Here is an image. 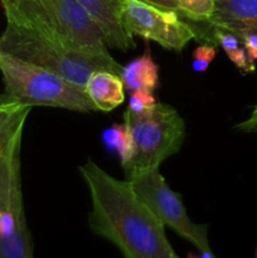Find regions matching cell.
<instances>
[{"mask_svg": "<svg viewBox=\"0 0 257 258\" xmlns=\"http://www.w3.org/2000/svg\"><path fill=\"white\" fill-rule=\"evenodd\" d=\"M123 88L120 76L110 71L98 70L91 75L85 90L98 111L110 112L125 100Z\"/></svg>", "mask_w": 257, "mask_h": 258, "instance_id": "obj_12", "label": "cell"}, {"mask_svg": "<svg viewBox=\"0 0 257 258\" xmlns=\"http://www.w3.org/2000/svg\"><path fill=\"white\" fill-rule=\"evenodd\" d=\"M207 23L237 38L243 33H257V0H214L213 13Z\"/></svg>", "mask_w": 257, "mask_h": 258, "instance_id": "obj_11", "label": "cell"}, {"mask_svg": "<svg viewBox=\"0 0 257 258\" xmlns=\"http://www.w3.org/2000/svg\"><path fill=\"white\" fill-rule=\"evenodd\" d=\"M217 47L211 44H199L194 49L193 60H191V67L196 72H206L208 70L209 64L213 62L217 54Z\"/></svg>", "mask_w": 257, "mask_h": 258, "instance_id": "obj_16", "label": "cell"}, {"mask_svg": "<svg viewBox=\"0 0 257 258\" xmlns=\"http://www.w3.org/2000/svg\"><path fill=\"white\" fill-rule=\"evenodd\" d=\"M236 128L238 131H241V133L257 134V102L253 106V108H252L248 117L242 121V122H239L236 126Z\"/></svg>", "mask_w": 257, "mask_h": 258, "instance_id": "obj_19", "label": "cell"}, {"mask_svg": "<svg viewBox=\"0 0 257 258\" xmlns=\"http://www.w3.org/2000/svg\"><path fill=\"white\" fill-rule=\"evenodd\" d=\"M120 78L127 90H148L153 92L159 83V66L151 58L150 49L122 66Z\"/></svg>", "mask_w": 257, "mask_h": 258, "instance_id": "obj_13", "label": "cell"}, {"mask_svg": "<svg viewBox=\"0 0 257 258\" xmlns=\"http://www.w3.org/2000/svg\"><path fill=\"white\" fill-rule=\"evenodd\" d=\"M238 39L241 40L242 45H243L244 49H246L249 59H251L252 62L257 60V33H243V34L239 35Z\"/></svg>", "mask_w": 257, "mask_h": 258, "instance_id": "obj_18", "label": "cell"}, {"mask_svg": "<svg viewBox=\"0 0 257 258\" xmlns=\"http://www.w3.org/2000/svg\"><path fill=\"white\" fill-rule=\"evenodd\" d=\"M186 258H216V256L213 254V252H201V254H194V253H189Z\"/></svg>", "mask_w": 257, "mask_h": 258, "instance_id": "obj_21", "label": "cell"}, {"mask_svg": "<svg viewBox=\"0 0 257 258\" xmlns=\"http://www.w3.org/2000/svg\"><path fill=\"white\" fill-rule=\"evenodd\" d=\"M128 180L144 203L154 214L176 234L198 248L199 252H212L208 238V224H197L189 218L180 194L166 184L159 168L144 171Z\"/></svg>", "mask_w": 257, "mask_h": 258, "instance_id": "obj_6", "label": "cell"}, {"mask_svg": "<svg viewBox=\"0 0 257 258\" xmlns=\"http://www.w3.org/2000/svg\"><path fill=\"white\" fill-rule=\"evenodd\" d=\"M32 107L0 95V211L23 198L20 144Z\"/></svg>", "mask_w": 257, "mask_h": 258, "instance_id": "obj_8", "label": "cell"}, {"mask_svg": "<svg viewBox=\"0 0 257 258\" xmlns=\"http://www.w3.org/2000/svg\"><path fill=\"white\" fill-rule=\"evenodd\" d=\"M125 128V123H115V125L110 126L103 131L101 139H102V143L105 144L108 151H117L121 140H122Z\"/></svg>", "mask_w": 257, "mask_h": 258, "instance_id": "obj_17", "label": "cell"}, {"mask_svg": "<svg viewBox=\"0 0 257 258\" xmlns=\"http://www.w3.org/2000/svg\"><path fill=\"white\" fill-rule=\"evenodd\" d=\"M181 17L190 22H207L214 9V0H175Z\"/></svg>", "mask_w": 257, "mask_h": 258, "instance_id": "obj_14", "label": "cell"}, {"mask_svg": "<svg viewBox=\"0 0 257 258\" xmlns=\"http://www.w3.org/2000/svg\"><path fill=\"white\" fill-rule=\"evenodd\" d=\"M254 258H257V246H256V249H254Z\"/></svg>", "mask_w": 257, "mask_h": 258, "instance_id": "obj_22", "label": "cell"}, {"mask_svg": "<svg viewBox=\"0 0 257 258\" xmlns=\"http://www.w3.org/2000/svg\"><path fill=\"white\" fill-rule=\"evenodd\" d=\"M156 103L153 92L148 90H134L128 97L127 110L133 113H143Z\"/></svg>", "mask_w": 257, "mask_h": 258, "instance_id": "obj_15", "label": "cell"}, {"mask_svg": "<svg viewBox=\"0 0 257 258\" xmlns=\"http://www.w3.org/2000/svg\"><path fill=\"white\" fill-rule=\"evenodd\" d=\"M0 2L7 23L34 28L73 49L113 59L97 23L76 0Z\"/></svg>", "mask_w": 257, "mask_h": 258, "instance_id": "obj_2", "label": "cell"}, {"mask_svg": "<svg viewBox=\"0 0 257 258\" xmlns=\"http://www.w3.org/2000/svg\"><path fill=\"white\" fill-rule=\"evenodd\" d=\"M0 72L5 95L25 106H47L78 112L98 111L85 87L39 66L2 53Z\"/></svg>", "mask_w": 257, "mask_h": 258, "instance_id": "obj_4", "label": "cell"}, {"mask_svg": "<svg viewBox=\"0 0 257 258\" xmlns=\"http://www.w3.org/2000/svg\"><path fill=\"white\" fill-rule=\"evenodd\" d=\"M121 23L131 37L139 35L175 52H181L191 39L197 40L194 22L141 0H121Z\"/></svg>", "mask_w": 257, "mask_h": 258, "instance_id": "obj_7", "label": "cell"}, {"mask_svg": "<svg viewBox=\"0 0 257 258\" xmlns=\"http://www.w3.org/2000/svg\"><path fill=\"white\" fill-rule=\"evenodd\" d=\"M123 122L134 140V158L123 166L130 179L144 171L156 169L165 159L180 150L185 138V122L170 105L156 102L143 113L126 110Z\"/></svg>", "mask_w": 257, "mask_h": 258, "instance_id": "obj_5", "label": "cell"}, {"mask_svg": "<svg viewBox=\"0 0 257 258\" xmlns=\"http://www.w3.org/2000/svg\"><path fill=\"white\" fill-rule=\"evenodd\" d=\"M0 258H33V241L23 198L0 211Z\"/></svg>", "mask_w": 257, "mask_h": 258, "instance_id": "obj_9", "label": "cell"}, {"mask_svg": "<svg viewBox=\"0 0 257 258\" xmlns=\"http://www.w3.org/2000/svg\"><path fill=\"white\" fill-rule=\"evenodd\" d=\"M0 50L52 71L82 87H86L91 75L96 71L106 70L120 76L122 70V66L115 59H103L80 52L34 28L14 23H7L0 37Z\"/></svg>", "mask_w": 257, "mask_h": 258, "instance_id": "obj_3", "label": "cell"}, {"mask_svg": "<svg viewBox=\"0 0 257 258\" xmlns=\"http://www.w3.org/2000/svg\"><path fill=\"white\" fill-rule=\"evenodd\" d=\"M97 23L108 48L122 52L135 48L134 37L121 23V0H76Z\"/></svg>", "mask_w": 257, "mask_h": 258, "instance_id": "obj_10", "label": "cell"}, {"mask_svg": "<svg viewBox=\"0 0 257 258\" xmlns=\"http://www.w3.org/2000/svg\"><path fill=\"white\" fill-rule=\"evenodd\" d=\"M91 198L88 226L123 258H179L165 226L151 212L128 179L120 180L88 159L78 168Z\"/></svg>", "mask_w": 257, "mask_h": 258, "instance_id": "obj_1", "label": "cell"}, {"mask_svg": "<svg viewBox=\"0 0 257 258\" xmlns=\"http://www.w3.org/2000/svg\"><path fill=\"white\" fill-rule=\"evenodd\" d=\"M141 2L148 3V4H151V5H155V7H158V8H163V9L173 10V12H176L181 17L180 9H179L178 3H176L175 0H141Z\"/></svg>", "mask_w": 257, "mask_h": 258, "instance_id": "obj_20", "label": "cell"}, {"mask_svg": "<svg viewBox=\"0 0 257 258\" xmlns=\"http://www.w3.org/2000/svg\"><path fill=\"white\" fill-rule=\"evenodd\" d=\"M0 54H2V50H0Z\"/></svg>", "mask_w": 257, "mask_h": 258, "instance_id": "obj_23", "label": "cell"}]
</instances>
